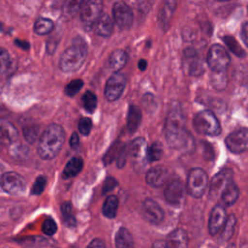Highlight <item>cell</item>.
<instances>
[{
    "label": "cell",
    "mask_w": 248,
    "mask_h": 248,
    "mask_svg": "<svg viewBox=\"0 0 248 248\" xmlns=\"http://www.w3.org/2000/svg\"><path fill=\"white\" fill-rule=\"evenodd\" d=\"M164 134L168 144L171 148L189 147L192 138L185 127V118L179 108L171 109L165 120Z\"/></svg>",
    "instance_id": "obj_1"
},
{
    "label": "cell",
    "mask_w": 248,
    "mask_h": 248,
    "mask_svg": "<svg viewBox=\"0 0 248 248\" xmlns=\"http://www.w3.org/2000/svg\"><path fill=\"white\" fill-rule=\"evenodd\" d=\"M64 129L58 124H50L39 139L38 154L44 160H51L57 156L65 141Z\"/></svg>",
    "instance_id": "obj_2"
},
{
    "label": "cell",
    "mask_w": 248,
    "mask_h": 248,
    "mask_svg": "<svg viewBox=\"0 0 248 248\" xmlns=\"http://www.w3.org/2000/svg\"><path fill=\"white\" fill-rule=\"evenodd\" d=\"M86 54L87 48L85 43L82 39L77 38L73 45L62 53L59 60V68L65 73L77 71L85 61Z\"/></svg>",
    "instance_id": "obj_3"
},
{
    "label": "cell",
    "mask_w": 248,
    "mask_h": 248,
    "mask_svg": "<svg viewBox=\"0 0 248 248\" xmlns=\"http://www.w3.org/2000/svg\"><path fill=\"white\" fill-rule=\"evenodd\" d=\"M193 126L198 133L205 136H217L221 132L219 120L215 114L208 109L202 110L195 115Z\"/></svg>",
    "instance_id": "obj_4"
},
{
    "label": "cell",
    "mask_w": 248,
    "mask_h": 248,
    "mask_svg": "<svg viewBox=\"0 0 248 248\" xmlns=\"http://www.w3.org/2000/svg\"><path fill=\"white\" fill-rule=\"evenodd\" d=\"M148 146L143 138L135 139L129 148V155L132 161L134 170L137 172H141L146 168L148 159Z\"/></svg>",
    "instance_id": "obj_5"
},
{
    "label": "cell",
    "mask_w": 248,
    "mask_h": 248,
    "mask_svg": "<svg viewBox=\"0 0 248 248\" xmlns=\"http://www.w3.org/2000/svg\"><path fill=\"white\" fill-rule=\"evenodd\" d=\"M208 185V176L206 172L201 168L192 169L187 177L186 189L188 193L194 198H201Z\"/></svg>",
    "instance_id": "obj_6"
},
{
    "label": "cell",
    "mask_w": 248,
    "mask_h": 248,
    "mask_svg": "<svg viewBox=\"0 0 248 248\" xmlns=\"http://www.w3.org/2000/svg\"><path fill=\"white\" fill-rule=\"evenodd\" d=\"M103 0H87L80 10V20L85 30H91L102 16Z\"/></svg>",
    "instance_id": "obj_7"
},
{
    "label": "cell",
    "mask_w": 248,
    "mask_h": 248,
    "mask_svg": "<svg viewBox=\"0 0 248 248\" xmlns=\"http://www.w3.org/2000/svg\"><path fill=\"white\" fill-rule=\"evenodd\" d=\"M230 56L224 46L221 45H213L210 46L206 61L207 65L213 72L227 71L230 64Z\"/></svg>",
    "instance_id": "obj_8"
},
{
    "label": "cell",
    "mask_w": 248,
    "mask_h": 248,
    "mask_svg": "<svg viewBox=\"0 0 248 248\" xmlns=\"http://www.w3.org/2000/svg\"><path fill=\"white\" fill-rule=\"evenodd\" d=\"M1 187L8 194L19 195L25 191L26 181L19 173L7 171L2 174Z\"/></svg>",
    "instance_id": "obj_9"
},
{
    "label": "cell",
    "mask_w": 248,
    "mask_h": 248,
    "mask_svg": "<svg viewBox=\"0 0 248 248\" xmlns=\"http://www.w3.org/2000/svg\"><path fill=\"white\" fill-rule=\"evenodd\" d=\"M228 149L234 153L240 154L248 150V128H241L231 133L225 140Z\"/></svg>",
    "instance_id": "obj_10"
},
{
    "label": "cell",
    "mask_w": 248,
    "mask_h": 248,
    "mask_svg": "<svg viewBox=\"0 0 248 248\" xmlns=\"http://www.w3.org/2000/svg\"><path fill=\"white\" fill-rule=\"evenodd\" d=\"M126 85V78L123 74L115 72L107 80L105 86V96L108 101L113 102L120 98Z\"/></svg>",
    "instance_id": "obj_11"
},
{
    "label": "cell",
    "mask_w": 248,
    "mask_h": 248,
    "mask_svg": "<svg viewBox=\"0 0 248 248\" xmlns=\"http://www.w3.org/2000/svg\"><path fill=\"white\" fill-rule=\"evenodd\" d=\"M113 19L120 29H129L133 22V12L128 4L118 1L112 8Z\"/></svg>",
    "instance_id": "obj_12"
},
{
    "label": "cell",
    "mask_w": 248,
    "mask_h": 248,
    "mask_svg": "<svg viewBox=\"0 0 248 248\" xmlns=\"http://www.w3.org/2000/svg\"><path fill=\"white\" fill-rule=\"evenodd\" d=\"M186 190V186L180 179H172L165 187L164 197L169 203L177 205L184 200Z\"/></svg>",
    "instance_id": "obj_13"
},
{
    "label": "cell",
    "mask_w": 248,
    "mask_h": 248,
    "mask_svg": "<svg viewBox=\"0 0 248 248\" xmlns=\"http://www.w3.org/2000/svg\"><path fill=\"white\" fill-rule=\"evenodd\" d=\"M232 180V171L231 170H223L215 174L209 185V195L212 198L221 196L226 186Z\"/></svg>",
    "instance_id": "obj_14"
},
{
    "label": "cell",
    "mask_w": 248,
    "mask_h": 248,
    "mask_svg": "<svg viewBox=\"0 0 248 248\" xmlns=\"http://www.w3.org/2000/svg\"><path fill=\"white\" fill-rule=\"evenodd\" d=\"M226 221H227V215H226L225 208L220 204L215 205L210 212V216L208 220L209 233L212 235L218 233L220 230L223 229Z\"/></svg>",
    "instance_id": "obj_15"
},
{
    "label": "cell",
    "mask_w": 248,
    "mask_h": 248,
    "mask_svg": "<svg viewBox=\"0 0 248 248\" xmlns=\"http://www.w3.org/2000/svg\"><path fill=\"white\" fill-rule=\"evenodd\" d=\"M142 211L146 219L152 224H160L164 219L162 207L152 199H146L142 204Z\"/></svg>",
    "instance_id": "obj_16"
},
{
    "label": "cell",
    "mask_w": 248,
    "mask_h": 248,
    "mask_svg": "<svg viewBox=\"0 0 248 248\" xmlns=\"http://www.w3.org/2000/svg\"><path fill=\"white\" fill-rule=\"evenodd\" d=\"M167 176L168 171L163 166H155L147 170L145 181L149 186L159 188L165 184Z\"/></svg>",
    "instance_id": "obj_17"
},
{
    "label": "cell",
    "mask_w": 248,
    "mask_h": 248,
    "mask_svg": "<svg viewBox=\"0 0 248 248\" xmlns=\"http://www.w3.org/2000/svg\"><path fill=\"white\" fill-rule=\"evenodd\" d=\"M184 57L187 63L189 74L192 76H200L203 73V66L199 58L197 51L192 48L188 47L184 50Z\"/></svg>",
    "instance_id": "obj_18"
},
{
    "label": "cell",
    "mask_w": 248,
    "mask_h": 248,
    "mask_svg": "<svg viewBox=\"0 0 248 248\" xmlns=\"http://www.w3.org/2000/svg\"><path fill=\"white\" fill-rule=\"evenodd\" d=\"M112 29L113 22L111 17L108 14H102V16L98 18L93 27L94 32L102 37L110 36V34L112 33Z\"/></svg>",
    "instance_id": "obj_19"
},
{
    "label": "cell",
    "mask_w": 248,
    "mask_h": 248,
    "mask_svg": "<svg viewBox=\"0 0 248 248\" xmlns=\"http://www.w3.org/2000/svg\"><path fill=\"white\" fill-rule=\"evenodd\" d=\"M169 247L185 248L189 244L187 232L182 229H175L167 237Z\"/></svg>",
    "instance_id": "obj_20"
},
{
    "label": "cell",
    "mask_w": 248,
    "mask_h": 248,
    "mask_svg": "<svg viewBox=\"0 0 248 248\" xmlns=\"http://www.w3.org/2000/svg\"><path fill=\"white\" fill-rule=\"evenodd\" d=\"M18 139L16 128L9 121L1 120V141L3 144L14 143Z\"/></svg>",
    "instance_id": "obj_21"
},
{
    "label": "cell",
    "mask_w": 248,
    "mask_h": 248,
    "mask_svg": "<svg viewBox=\"0 0 248 248\" xmlns=\"http://www.w3.org/2000/svg\"><path fill=\"white\" fill-rule=\"evenodd\" d=\"M82 168H83V160L80 157H73L66 164L62 172V176L65 179L73 178L80 172Z\"/></svg>",
    "instance_id": "obj_22"
},
{
    "label": "cell",
    "mask_w": 248,
    "mask_h": 248,
    "mask_svg": "<svg viewBox=\"0 0 248 248\" xmlns=\"http://www.w3.org/2000/svg\"><path fill=\"white\" fill-rule=\"evenodd\" d=\"M127 60H128V55L124 50L115 49L110 53L108 62L109 68L112 71L118 72L126 65Z\"/></svg>",
    "instance_id": "obj_23"
},
{
    "label": "cell",
    "mask_w": 248,
    "mask_h": 248,
    "mask_svg": "<svg viewBox=\"0 0 248 248\" xmlns=\"http://www.w3.org/2000/svg\"><path fill=\"white\" fill-rule=\"evenodd\" d=\"M141 121V111L140 108L135 105H131L128 109L127 114V128L130 133H135Z\"/></svg>",
    "instance_id": "obj_24"
},
{
    "label": "cell",
    "mask_w": 248,
    "mask_h": 248,
    "mask_svg": "<svg viewBox=\"0 0 248 248\" xmlns=\"http://www.w3.org/2000/svg\"><path fill=\"white\" fill-rule=\"evenodd\" d=\"M238 196H239V189L237 185L233 182V180H232L223 190L220 197L222 202L226 205H232L236 202V200L238 199Z\"/></svg>",
    "instance_id": "obj_25"
},
{
    "label": "cell",
    "mask_w": 248,
    "mask_h": 248,
    "mask_svg": "<svg viewBox=\"0 0 248 248\" xmlns=\"http://www.w3.org/2000/svg\"><path fill=\"white\" fill-rule=\"evenodd\" d=\"M176 8L175 0H165L164 6L160 13V21L164 28H168L171 16Z\"/></svg>",
    "instance_id": "obj_26"
},
{
    "label": "cell",
    "mask_w": 248,
    "mask_h": 248,
    "mask_svg": "<svg viewBox=\"0 0 248 248\" xmlns=\"http://www.w3.org/2000/svg\"><path fill=\"white\" fill-rule=\"evenodd\" d=\"M117 208H118V199L116 196L110 195L106 199L103 204L102 212L104 216H106L107 218L112 219L116 216Z\"/></svg>",
    "instance_id": "obj_27"
},
{
    "label": "cell",
    "mask_w": 248,
    "mask_h": 248,
    "mask_svg": "<svg viewBox=\"0 0 248 248\" xmlns=\"http://www.w3.org/2000/svg\"><path fill=\"white\" fill-rule=\"evenodd\" d=\"M115 245L118 248H127L134 246V240L130 232L122 227L120 228L115 235Z\"/></svg>",
    "instance_id": "obj_28"
},
{
    "label": "cell",
    "mask_w": 248,
    "mask_h": 248,
    "mask_svg": "<svg viewBox=\"0 0 248 248\" xmlns=\"http://www.w3.org/2000/svg\"><path fill=\"white\" fill-rule=\"evenodd\" d=\"M83 1L84 0H65L62 8L63 16L66 18L74 17L80 10Z\"/></svg>",
    "instance_id": "obj_29"
},
{
    "label": "cell",
    "mask_w": 248,
    "mask_h": 248,
    "mask_svg": "<svg viewBox=\"0 0 248 248\" xmlns=\"http://www.w3.org/2000/svg\"><path fill=\"white\" fill-rule=\"evenodd\" d=\"M61 214L63 218V222L67 227L74 228L77 224L76 218L73 212V206L70 202H65L61 205Z\"/></svg>",
    "instance_id": "obj_30"
},
{
    "label": "cell",
    "mask_w": 248,
    "mask_h": 248,
    "mask_svg": "<svg viewBox=\"0 0 248 248\" xmlns=\"http://www.w3.org/2000/svg\"><path fill=\"white\" fill-rule=\"evenodd\" d=\"M54 24L48 18H39L34 24V31L38 35H46L53 30Z\"/></svg>",
    "instance_id": "obj_31"
},
{
    "label": "cell",
    "mask_w": 248,
    "mask_h": 248,
    "mask_svg": "<svg viewBox=\"0 0 248 248\" xmlns=\"http://www.w3.org/2000/svg\"><path fill=\"white\" fill-rule=\"evenodd\" d=\"M236 224V219L233 214H231L228 218L227 221L223 227V231L220 236V239L222 241H228L230 238L232 236L233 232H234V227Z\"/></svg>",
    "instance_id": "obj_32"
},
{
    "label": "cell",
    "mask_w": 248,
    "mask_h": 248,
    "mask_svg": "<svg viewBox=\"0 0 248 248\" xmlns=\"http://www.w3.org/2000/svg\"><path fill=\"white\" fill-rule=\"evenodd\" d=\"M82 106L88 113H93L97 107V97L92 91H86L81 98Z\"/></svg>",
    "instance_id": "obj_33"
},
{
    "label": "cell",
    "mask_w": 248,
    "mask_h": 248,
    "mask_svg": "<svg viewBox=\"0 0 248 248\" xmlns=\"http://www.w3.org/2000/svg\"><path fill=\"white\" fill-rule=\"evenodd\" d=\"M223 41L233 54H235L238 57L245 56V51L243 50V48L240 46V45L236 42V40L233 37L229 36V35L225 36L223 38Z\"/></svg>",
    "instance_id": "obj_34"
},
{
    "label": "cell",
    "mask_w": 248,
    "mask_h": 248,
    "mask_svg": "<svg viewBox=\"0 0 248 248\" xmlns=\"http://www.w3.org/2000/svg\"><path fill=\"white\" fill-rule=\"evenodd\" d=\"M39 132H40V127L36 124L28 125L23 128L24 138L29 143H34L37 140V139L39 138Z\"/></svg>",
    "instance_id": "obj_35"
},
{
    "label": "cell",
    "mask_w": 248,
    "mask_h": 248,
    "mask_svg": "<svg viewBox=\"0 0 248 248\" xmlns=\"http://www.w3.org/2000/svg\"><path fill=\"white\" fill-rule=\"evenodd\" d=\"M163 155V146L160 141L153 142L148 148V159L149 162L159 161Z\"/></svg>",
    "instance_id": "obj_36"
},
{
    "label": "cell",
    "mask_w": 248,
    "mask_h": 248,
    "mask_svg": "<svg viewBox=\"0 0 248 248\" xmlns=\"http://www.w3.org/2000/svg\"><path fill=\"white\" fill-rule=\"evenodd\" d=\"M213 73L214 74L211 78L213 86L219 90L224 89L227 84V71L213 72Z\"/></svg>",
    "instance_id": "obj_37"
},
{
    "label": "cell",
    "mask_w": 248,
    "mask_h": 248,
    "mask_svg": "<svg viewBox=\"0 0 248 248\" xmlns=\"http://www.w3.org/2000/svg\"><path fill=\"white\" fill-rule=\"evenodd\" d=\"M83 86V81L81 79H74L72 81H70L64 89V92L67 96L69 97H73L75 96L78 92H79V90L82 88Z\"/></svg>",
    "instance_id": "obj_38"
},
{
    "label": "cell",
    "mask_w": 248,
    "mask_h": 248,
    "mask_svg": "<svg viewBox=\"0 0 248 248\" xmlns=\"http://www.w3.org/2000/svg\"><path fill=\"white\" fill-rule=\"evenodd\" d=\"M46 185V177L45 175H40L36 178L32 189L31 194L32 195H40L45 190V187Z\"/></svg>",
    "instance_id": "obj_39"
},
{
    "label": "cell",
    "mask_w": 248,
    "mask_h": 248,
    "mask_svg": "<svg viewBox=\"0 0 248 248\" xmlns=\"http://www.w3.org/2000/svg\"><path fill=\"white\" fill-rule=\"evenodd\" d=\"M42 230H43V232L46 235H53L56 231H57V225L56 223L54 222V220L52 218H46L44 223H43V226H42Z\"/></svg>",
    "instance_id": "obj_40"
},
{
    "label": "cell",
    "mask_w": 248,
    "mask_h": 248,
    "mask_svg": "<svg viewBox=\"0 0 248 248\" xmlns=\"http://www.w3.org/2000/svg\"><path fill=\"white\" fill-rule=\"evenodd\" d=\"M0 60H1V72H2V74H4L5 72H8L10 70L11 65H12V60L10 58L8 51L3 47L1 48Z\"/></svg>",
    "instance_id": "obj_41"
},
{
    "label": "cell",
    "mask_w": 248,
    "mask_h": 248,
    "mask_svg": "<svg viewBox=\"0 0 248 248\" xmlns=\"http://www.w3.org/2000/svg\"><path fill=\"white\" fill-rule=\"evenodd\" d=\"M92 129V121L89 117H82L78 121V131L83 135L87 136Z\"/></svg>",
    "instance_id": "obj_42"
},
{
    "label": "cell",
    "mask_w": 248,
    "mask_h": 248,
    "mask_svg": "<svg viewBox=\"0 0 248 248\" xmlns=\"http://www.w3.org/2000/svg\"><path fill=\"white\" fill-rule=\"evenodd\" d=\"M121 149V148H120ZM120 149L118 148V142H115L110 148L109 150L106 153V156L104 157V162L106 165L109 164L115 157L118 156L119 152H120Z\"/></svg>",
    "instance_id": "obj_43"
},
{
    "label": "cell",
    "mask_w": 248,
    "mask_h": 248,
    "mask_svg": "<svg viewBox=\"0 0 248 248\" xmlns=\"http://www.w3.org/2000/svg\"><path fill=\"white\" fill-rule=\"evenodd\" d=\"M116 185H117L116 179L113 178L112 176H108V177L105 179L104 183H103L102 193H103V194H107V193L112 191V190L115 188Z\"/></svg>",
    "instance_id": "obj_44"
},
{
    "label": "cell",
    "mask_w": 248,
    "mask_h": 248,
    "mask_svg": "<svg viewBox=\"0 0 248 248\" xmlns=\"http://www.w3.org/2000/svg\"><path fill=\"white\" fill-rule=\"evenodd\" d=\"M127 154H129V151H127V150H126V147L123 146V147L120 149V152H119V154H118V156H117V159H116V163H117L118 168L121 169L122 167H124L125 162H126V156H127Z\"/></svg>",
    "instance_id": "obj_45"
},
{
    "label": "cell",
    "mask_w": 248,
    "mask_h": 248,
    "mask_svg": "<svg viewBox=\"0 0 248 248\" xmlns=\"http://www.w3.org/2000/svg\"><path fill=\"white\" fill-rule=\"evenodd\" d=\"M78 143H79V138H78V135L77 132H73L71 138H70V145L73 149L77 148L78 146Z\"/></svg>",
    "instance_id": "obj_46"
},
{
    "label": "cell",
    "mask_w": 248,
    "mask_h": 248,
    "mask_svg": "<svg viewBox=\"0 0 248 248\" xmlns=\"http://www.w3.org/2000/svg\"><path fill=\"white\" fill-rule=\"evenodd\" d=\"M106 246L105 242L102 240V239H99V238H96V239H93L89 244H88V247H101V248H104Z\"/></svg>",
    "instance_id": "obj_47"
},
{
    "label": "cell",
    "mask_w": 248,
    "mask_h": 248,
    "mask_svg": "<svg viewBox=\"0 0 248 248\" xmlns=\"http://www.w3.org/2000/svg\"><path fill=\"white\" fill-rule=\"evenodd\" d=\"M241 35H242V39H243L245 45L248 46V22H246V23L242 26Z\"/></svg>",
    "instance_id": "obj_48"
},
{
    "label": "cell",
    "mask_w": 248,
    "mask_h": 248,
    "mask_svg": "<svg viewBox=\"0 0 248 248\" xmlns=\"http://www.w3.org/2000/svg\"><path fill=\"white\" fill-rule=\"evenodd\" d=\"M15 44H16L18 47H20V48H22V49H25V50L29 49V46H30V45H29L28 42L22 41V40H18V39H16V40L15 41Z\"/></svg>",
    "instance_id": "obj_49"
},
{
    "label": "cell",
    "mask_w": 248,
    "mask_h": 248,
    "mask_svg": "<svg viewBox=\"0 0 248 248\" xmlns=\"http://www.w3.org/2000/svg\"><path fill=\"white\" fill-rule=\"evenodd\" d=\"M153 247H169L167 240H158L155 243H153Z\"/></svg>",
    "instance_id": "obj_50"
},
{
    "label": "cell",
    "mask_w": 248,
    "mask_h": 248,
    "mask_svg": "<svg viewBox=\"0 0 248 248\" xmlns=\"http://www.w3.org/2000/svg\"><path fill=\"white\" fill-rule=\"evenodd\" d=\"M138 67H139V69H140V71H144V70L146 69V67H147V62H146V60H144V59L139 60Z\"/></svg>",
    "instance_id": "obj_51"
},
{
    "label": "cell",
    "mask_w": 248,
    "mask_h": 248,
    "mask_svg": "<svg viewBox=\"0 0 248 248\" xmlns=\"http://www.w3.org/2000/svg\"><path fill=\"white\" fill-rule=\"evenodd\" d=\"M217 1H221V2H224V1H231V0H217Z\"/></svg>",
    "instance_id": "obj_52"
}]
</instances>
